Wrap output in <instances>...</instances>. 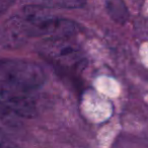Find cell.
<instances>
[{"label": "cell", "mask_w": 148, "mask_h": 148, "mask_svg": "<svg viewBox=\"0 0 148 148\" xmlns=\"http://www.w3.org/2000/svg\"><path fill=\"white\" fill-rule=\"evenodd\" d=\"M0 107L17 117L31 119L38 115V106L29 91L0 85Z\"/></svg>", "instance_id": "obj_4"}, {"label": "cell", "mask_w": 148, "mask_h": 148, "mask_svg": "<svg viewBox=\"0 0 148 148\" xmlns=\"http://www.w3.org/2000/svg\"><path fill=\"white\" fill-rule=\"evenodd\" d=\"M108 14L114 21L119 25H124L129 18L128 8L124 0H103Z\"/></svg>", "instance_id": "obj_6"}, {"label": "cell", "mask_w": 148, "mask_h": 148, "mask_svg": "<svg viewBox=\"0 0 148 148\" xmlns=\"http://www.w3.org/2000/svg\"><path fill=\"white\" fill-rule=\"evenodd\" d=\"M25 5L39 6L41 8H80L85 4V0H21Z\"/></svg>", "instance_id": "obj_5"}, {"label": "cell", "mask_w": 148, "mask_h": 148, "mask_svg": "<svg viewBox=\"0 0 148 148\" xmlns=\"http://www.w3.org/2000/svg\"><path fill=\"white\" fill-rule=\"evenodd\" d=\"M44 69L33 61L13 58L0 59V85L23 91H33L45 83Z\"/></svg>", "instance_id": "obj_2"}, {"label": "cell", "mask_w": 148, "mask_h": 148, "mask_svg": "<svg viewBox=\"0 0 148 148\" xmlns=\"http://www.w3.org/2000/svg\"><path fill=\"white\" fill-rule=\"evenodd\" d=\"M11 116H15L7 110L0 107V147H10L14 146L6 133L7 128H9L12 123Z\"/></svg>", "instance_id": "obj_7"}, {"label": "cell", "mask_w": 148, "mask_h": 148, "mask_svg": "<svg viewBox=\"0 0 148 148\" xmlns=\"http://www.w3.org/2000/svg\"><path fill=\"white\" fill-rule=\"evenodd\" d=\"M14 17L27 39L31 37L67 38L77 29L74 21L45 13L39 6L25 5L23 11Z\"/></svg>", "instance_id": "obj_1"}, {"label": "cell", "mask_w": 148, "mask_h": 148, "mask_svg": "<svg viewBox=\"0 0 148 148\" xmlns=\"http://www.w3.org/2000/svg\"><path fill=\"white\" fill-rule=\"evenodd\" d=\"M43 57L60 67L77 69L84 65V55L77 45L67 38H48L38 47Z\"/></svg>", "instance_id": "obj_3"}, {"label": "cell", "mask_w": 148, "mask_h": 148, "mask_svg": "<svg viewBox=\"0 0 148 148\" xmlns=\"http://www.w3.org/2000/svg\"><path fill=\"white\" fill-rule=\"evenodd\" d=\"M14 0H0V13L4 12L11 4Z\"/></svg>", "instance_id": "obj_8"}]
</instances>
